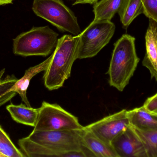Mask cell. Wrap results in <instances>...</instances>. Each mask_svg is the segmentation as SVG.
Masks as SVG:
<instances>
[{
	"label": "cell",
	"instance_id": "obj_1",
	"mask_svg": "<svg viewBox=\"0 0 157 157\" xmlns=\"http://www.w3.org/2000/svg\"><path fill=\"white\" fill-rule=\"evenodd\" d=\"M79 37L65 35L58 39L51 62L43 77L48 90H57L71 75L73 65L77 59Z\"/></svg>",
	"mask_w": 157,
	"mask_h": 157
},
{
	"label": "cell",
	"instance_id": "obj_2",
	"mask_svg": "<svg viewBox=\"0 0 157 157\" xmlns=\"http://www.w3.org/2000/svg\"><path fill=\"white\" fill-rule=\"evenodd\" d=\"M135 42L134 37L124 34L114 43L108 72L109 83L121 92L129 84L140 61Z\"/></svg>",
	"mask_w": 157,
	"mask_h": 157
},
{
	"label": "cell",
	"instance_id": "obj_3",
	"mask_svg": "<svg viewBox=\"0 0 157 157\" xmlns=\"http://www.w3.org/2000/svg\"><path fill=\"white\" fill-rule=\"evenodd\" d=\"M83 129L79 130L33 131L28 138L56 152L60 157H85L82 152Z\"/></svg>",
	"mask_w": 157,
	"mask_h": 157
},
{
	"label": "cell",
	"instance_id": "obj_4",
	"mask_svg": "<svg viewBox=\"0 0 157 157\" xmlns=\"http://www.w3.org/2000/svg\"><path fill=\"white\" fill-rule=\"evenodd\" d=\"M59 36L48 26L34 27L13 40V53L23 56H48L57 46Z\"/></svg>",
	"mask_w": 157,
	"mask_h": 157
},
{
	"label": "cell",
	"instance_id": "obj_5",
	"mask_svg": "<svg viewBox=\"0 0 157 157\" xmlns=\"http://www.w3.org/2000/svg\"><path fill=\"white\" fill-rule=\"evenodd\" d=\"M32 10L62 32L75 36L81 33L77 17L62 0H34Z\"/></svg>",
	"mask_w": 157,
	"mask_h": 157
},
{
	"label": "cell",
	"instance_id": "obj_6",
	"mask_svg": "<svg viewBox=\"0 0 157 157\" xmlns=\"http://www.w3.org/2000/svg\"><path fill=\"white\" fill-rule=\"evenodd\" d=\"M111 21L90 24L78 35L79 37L77 59L92 58L110 41L115 31Z\"/></svg>",
	"mask_w": 157,
	"mask_h": 157
},
{
	"label": "cell",
	"instance_id": "obj_7",
	"mask_svg": "<svg viewBox=\"0 0 157 157\" xmlns=\"http://www.w3.org/2000/svg\"><path fill=\"white\" fill-rule=\"evenodd\" d=\"M84 128L78 118L57 104L43 101L39 108L34 131L79 130Z\"/></svg>",
	"mask_w": 157,
	"mask_h": 157
},
{
	"label": "cell",
	"instance_id": "obj_8",
	"mask_svg": "<svg viewBox=\"0 0 157 157\" xmlns=\"http://www.w3.org/2000/svg\"><path fill=\"white\" fill-rule=\"evenodd\" d=\"M129 125L127 110L123 109L85 127L102 141L111 144L113 139Z\"/></svg>",
	"mask_w": 157,
	"mask_h": 157
},
{
	"label": "cell",
	"instance_id": "obj_9",
	"mask_svg": "<svg viewBox=\"0 0 157 157\" xmlns=\"http://www.w3.org/2000/svg\"><path fill=\"white\" fill-rule=\"evenodd\" d=\"M111 144L119 157H148L144 145L130 125L113 139Z\"/></svg>",
	"mask_w": 157,
	"mask_h": 157
},
{
	"label": "cell",
	"instance_id": "obj_10",
	"mask_svg": "<svg viewBox=\"0 0 157 157\" xmlns=\"http://www.w3.org/2000/svg\"><path fill=\"white\" fill-rule=\"evenodd\" d=\"M146 53L143 65L151 74V78L157 81V22L149 18L145 36Z\"/></svg>",
	"mask_w": 157,
	"mask_h": 157
},
{
	"label": "cell",
	"instance_id": "obj_11",
	"mask_svg": "<svg viewBox=\"0 0 157 157\" xmlns=\"http://www.w3.org/2000/svg\"><path fill=\"white\" fill-rule=\"evenodd\" d=\"M82 144L95 157H119L113 147L100 139L85 127L82 135Z\"/></svg>",
	"mask_w": 157,
	"mask_h": 157
},
{
	"label": "cell",
	"instance_id": "obj_12",
	"mask_svg": "<svg viewBox=\"0 0 157 157\" xmlns=\"http://www.w3.org/2000/svg\"><path fill=\"white\" fill-rule=\"evenodd\" d=\"M52 56L53 53L47 60L41 63L29 68L25 72L24 76L22 78L17 80L11 89L12 91H15L19 94L23 102H24L28 107H31L27 97V91L30 81L32 78L37 74L41 72H45L48 69L51 62Z\"/></svg>",
	"mask_w": 157,
	"mask_h": 157
},
{
	"label": "cell",
	"instance_id": "obj_13",
	"mask_svg": "<svg viewBox=\"0 0 157 157\" xmlns=\"http://www.w3.org/2000/svg\"><path fill=\"white\" fill-rule=\"evenodd\" d=\"M130 125L136 129L148 131L157 130V115L147 110L144 106L127 111Z\"/></svg>",
	"mask_w": 157,
	"mask_h": 157
},
{
	"label": "cell",
	"instance_id": "obj_14",
	"mask_svg": "<svg viewBox=\"0 0 157 157\" xmlns=\"http://www.w3.org/2000/svg\"><path fill=\"white\" fill-rule=\"evenodd\" d=\"M6 108L15 121L35 127L38 115L39 108H33L23 104L19 105L11 104L8 105Z\"/></svg>",
	"mask_w": 157,
	"mask_h": 157
},
{
	"label": "cell",
	"instance_id": "obj_15",
	"mask_svg": "<svg viewBox=\"0 0 157 157\" xmlns=\"http://www.w3.org/2000/svg\"><path fill=\"white\" fill-rule=\"evenodd\" d=\"M144 13L142 0H122L118 12L123 27L125 29L138 16Z\"/></svg>",
	"mask_w": 157,
	"mask_h": 157
},
{
	"label": "cell",
	"instance_id": "obj_16",
	"mask_svg": "<svg viewBox=\"0 0 157 157\" xmlns=\"http://www.w3.org/2000/svg\"><path fill=\"white\" fill-rule=\"evenodd\" d=\"M122 0H101L97 1L93 6L95 15L92 23L100 21H110L118 13Z\"/></svg>",
	"mask_w": 157,
	"mask_h": 157
},
{
	"label": "cell",
	"instance_id": "obj_17",
	"mask_svg": "<svg viewBox=\"0 0 157 157\" xmlns=\"http://www.w3.org/2000/svg\"><path fill=\"white\" fill-rule=\"evenodd\" d=\"M18 143L26 157H60L56 152L31 141L28 137L19 140Z\"/></svg>",
	"mask_w": 157,
	"mask_h": 157
},
{
	"label": "cell",
	"instance_id": "obj_18",
	"mask_svg": "<svg viewBox=\"0 0 157 157\" xmlns=\"http://www.w3.org/2000/svg\"><path fill=\"white\" fill-rule=\"evenodd\" d=\"M5 71L4 69L0 72V107L11 100L17 94L11 89L18 79L13 75L3 78Z\"/></svg>",
	"mask_w": 157,
	"mask_h": 157
},
{
	"label": "cell",
	"instance_id": "obj_19",
	"mask_svg": "<svg viewBox=\"0 0 157 157\" xmlns=\"http://www.w3.org/2000/svg\"><path fill=\"white\" fill-rule=\"evenodd\" d=\"M132 127L144 145L148 157H157V130L146 131Z\"/></svg>",
	"mask_w": 157,
	"mask_h": 157
},
{
	"label": "cell",
	"instance_id": "obj_20",
	"mask_svg": "<svg viewBox=\"0 0 157 157\" xmlns=\"http://www.w3.org/2000/svg\"><path fill=\"white\" fill-rule=\"evenodd\" d=\"M0 154L3 157H26L19 151L0 126Z\"/></svg>",
	"mask_w": 157,
	"mask_h": 157
},
{
	"label": "cell",
	"instance_id": "obj_21",
	"mask_svg": "<svg viewBox=\"0 0 157 157\" xmlns=\"http://www.w3.org/2000/svg\"><path fill=\"white\" fill-rule=\"evenodd\" d=\"M144 8V14L157 22V0H142Z\"/></svg>",
	"mask_w": 157,
	"mask_h": 157
},
{
	"label": "cell",
	"instance_id": "obj_22",
	"mask_svg": "<svg viewBox=\"0 0 157 157\" xmlns=\"http://www.w3.org/2000/svg\"><path fill=\"white\" fill-rule=\"evenodd\" d=\"M143 106L149 112L157 115V93L148 97Z\"/></svg>",
	"mask_w": 157,
	"mask_h": 157
},
{
	"label": "cell",
	"instance_id": "obj_23",
	"mask_svg": "<svg viewBox=\"0 0 157 157\" xmlns=\"http://www.w3.org/2000/svg\"><path fill=\"white\" fill-rule=\"evenodd\" d=\"M98 0H75L73 5H76L78 4H94Z\"/></svg>",
	"mask_w": 157,
	"mask_h": 157
},
{
	"label": "cell",
	"instance_id": "obj_24",
	"mask_svg": "<svg viewBox=\"0 0 157 157\" xmlns=\"http://www.w3.org/2000/svg\"><path fill=\"white\" fill-rule=\"evenodd\" d=\"M13 0H0V5L12 3Z\"/></svg>",
	"mask_w": 157,
	"mask_h": 157
},
{
	"label": "cell",
	"instance_id": "obj_25",
	"mask_svg": "<svg viewBox=\"0 0 157 157\" xmlns=\"http://www.w3.org/2000/svg\"><path fill=\"white\" fill-rule=\"evenodd\" d=\"M0 157H3V156L2 155H1V154H0Z\"/></svg>",
	"mask_w": 157,
	"mask_h": 157
}]
</instances>
